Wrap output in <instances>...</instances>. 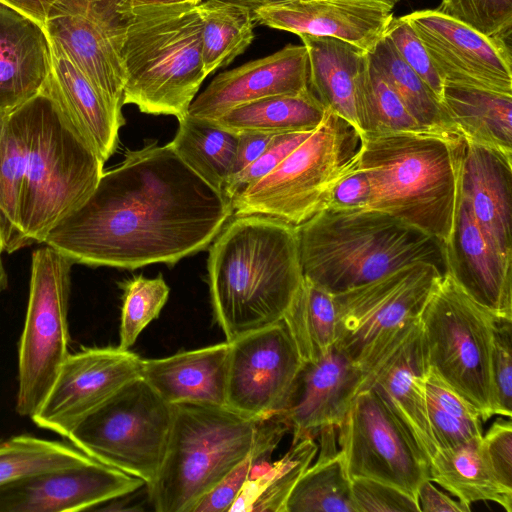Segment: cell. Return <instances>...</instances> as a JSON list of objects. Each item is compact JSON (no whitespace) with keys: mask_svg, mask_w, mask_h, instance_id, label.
Segmentation results:
<instances>
[{"mask_svg":"<svg viewBox=\"0 0 512 512\" xmlns=\"http://www.w3.org/2000/svg\"><path fill=\"white\" fill-rule=\"evenodd\" d=\"M202 24L206 75L229 65L254 39L253 10L231 0H203L197 5Z\"/></svg>","mask_w":512,"mask_h":512,"instance_id":"obj_34","label":"cell"},{"mask_svg":"<svg viewBox=\"0 0 512 512\" xmlns=\"http://www.w3.org/2000/svg\"><path fill=\"white\" fill-rule=\"evenodd\" d=\"M445 82L512 95L510 39L483 35L440 13L404 15Z\"/></svg>","mask_w":512,"mask_h":512,"instance_id":"obj_17","label":"cell"},{"mask_svg":"<svg viewBox=\"0 0 512 512\" xmlns=\"http://www.w3.org/2000/svg\"><path fill=\"white\" fill-rule=\"evenodd\" d=\"M214 320L230 342L283 320L303 279L297 226L234 216L209 246Z\"/></svg>","mask_w":512,"mask_h":512,"instance_id":"obj_3","label":"cell"},{"mask_svg":"<svg viewBox=\"0 0 512 512\" xmlns=\"http://www.w3.org/2000/svg\"><path fill=\"white\" fill-rule=\"evenodd\" d=\"M320 453L293 488L285 512H357L341 453L336 447V427L322 428Z\"/></svg>","mask_w":512,"mask_h":512,"instance_id":"obj_32","label":"cell"},{"mask_svg":"<svg viewBox=\"0 0 512 512\" xmlns=\"http://www.w3.org/2000/svg\"><path fill=\"white\" fill-rule=\"evenodd\" d=\"M197 5L132 8L122 47L124 104L184 118L207 77Z\"/></svg>","mask_w":512,"mask_h":512,"instance_id":"obj_6","label":"cell"},{"mask_svg":"<svg viewBox=\"0 0 512 512\" xmlns=\"http://www.w3.org/2000/svg\"><path fill=\"white\" fill-rule=\"evenodd\" d=\"M131 11V0H57L44 24L51 49L121 109V52Z\"/></svg>","mask_w":512,"mask_h":512,"instance_id":"obj_14","label":"cell"},{"mask_svg":"<svg viewBox=\"0 0 512 512\" xmlns=\"http://www.w3.org/2000/svg\"><path fill=\"white\" fill-rule=\"evenodd\" d=\"M230 343L142 359L141 377L171 405L226 407Z\"/></svg>","mask_w":512,"mask_h":512,"instance_id":"obj_25","label":"cell"},{"mask_svg":"<svg viewBox=\"0 0 512 512\" xmlns=\"http://www.w3.org/2000/svg\"><path fill=\"white\" fill-rule=\"evenodd\" d=\"M393 7L371 0H282L257 7L253 15L260 25L335 37L369 51L384 36Z\"/></svg>","mask_w":512,"mask_h":512,"instance_id":"obj_20","label":"cell"},{"mask_svg":"<svg viewBox=\"0 0 512 512\" xmlns=\"http://www.w3.org/2000/svg\"><path fill=\"white\" fill-rule=\"evenodd\" d=\"M429 477L470 509L474 502L492 501L512 512V491L504 488L492 472L481 439L438 449L429 461Z\"/></svg>","mask_w":512,"mask_h":512,"instance_id":"obj_31","label":"cell"},{"mask_svg":"<svg viewBox=\"0 0 512 512\" xmlns=\"http://www.w3.org/2000/svg\"><path fill=\"white\" fill-rule=\"evenodd\" d=\"M441 103L466 141L512 155V95L445 82Z\"/></svg>","mask_w":512,"mask_h":512,"instance_id":"obj_29","label":"cell"},{"mask_svg":"<svg viewBox=\"0 0 512 512\" xmlns=\"http://www.w3.org/2000/svg\"><path fill=\"white\" fill-rule=\"evenodd\" d=\"M336 432L350 480H377L417 499L420 485L430 479L428 460L373 390L355 395Z\"/></svg>","mask_w":512,"mask_h":512,"instance_id":"obj_13","label":"cell"},{"mask_svg":"<svg viewBox=\"0 0 512 512\" xmlns=\"http://www.w3.org/2000/svg\"><path fill=\"white\" fill-rule=\"evenodd\" d=\"M73 264L46 244L32 253L27 312L18 349L15 410L22 417L31 418L40 408L69 354Z\"/></svg>","mask_w":512,"mask_h":512,"instance_id":"obj_12","label":"cell"},{"mask_svg":"<svg viewBox=\"0 0 512 512\" xmlns=\"http://www.w3.org/2000/svg\"><path fill=\"white\" fill-rule=\"evenodd\" d=\"M384 36L391 42L401 59L427 84L441 101L444 80L405 16L393 17L385 30Z\"/></svg>","mask_w":512,"mask_h":512,"instance_id":"obj_44","label":"cell"},{"mask_svg":"<svg viewBox=\"0 0 512 512\" xmlns=\"http://www.w3.org/2000/svg\"><path fill=\"white\" fill-rule=\"evenodd\" d=\"M444 250L446 272L466 295L495 319L512 321V260L487 239L462 197Z\"/></svg>","mask_w":512,"mask_h":512,"instance_id":"obj_22","label":"cell"},{"mask_svg":"<svg viewBox=\"0 0 512 512\" xmlns=\"http://www.w3.org/2000/svg\"><path fill=\"white\" fill-rule=\"evenodd\" d=\"M141 374L142 358L129 349L86 347L69 353L31 420L67 438L88 415Z\"/></svg>","mask_w":512,"mask_h":512,"instance_id":"obj_16","label":"cell"},{"mask_svg":"<svg viewBox=\"0 0 512 512\" xmlns=\"http://www.w3.org/2000/svg\"><path fill=\"white\" fill-rule=\"evenodd\" d=\"M306 47L288 44L266 57L217 75L194 98L186 116L211 121L239 105L309 88Z\"/></svg>","mask_w":512,"mask_h":512,"instance_id":"obj_21","label":"cell"},{"mask_svg":"<svg viewBox=\"0 0 512 512\" xmlns=\"http://www.w3.org/2000/svg\"><path fill=\"white\" fill-rule=\"evenodd\" d=\"M297 228L304 277L331 294L419 261L446 273L444 245L386 212L322 209Z\"/></svg>","mask_w":512,"mask_h":512,"instance_id":"obj_5","label":"cell"},{"mask_svg":"<svg viewBox=\"0 0 512 512\" xmlns=\"http://www.w3.org/2000/svg\"><path fill=\"white\" fill-rule=\"evenodd\" d=\"M169 145L178 157L215 190L223 193L235 158L237 135L185 116Z\"/></svg>","mask_w":512,"mask_h":512,"instance_id":"obj_33","label":"cell"},{"mask_svg":"<svg viewBox=\"0 0 512 512\" xmlns=\"http://www.w3.org/2000/svg\"><path fill=\"white\" fill-rule=\"evenodd\" d=\"M173 405L142 378L132 380L67 437L92 459L150 485L165 457Z\"/></svg>","mask_w":512,"mask_h":512,"instance_id":"obj_11","label":"cell"},{"mask_svg":"<svg viewBox=\"0 0 512 512\" xmlns=\"http://www.w3.org/2000/svg\"><path fill=\"white\" fill-rule=\"evenodd\" d=\"M231 217L230 200L169 143L146 141L103 171L87 200L50 231L44 244L74 264L128 270L173 266L209 247Z\"/></svg>","mask_w":512,"mask_h":512,"instance_id":"obj_1","label":"cell"},{"mask_svg":"<svg viewBox=\"0 0 512 512\" xmlns=\"http://www.w3.org/2000/svg\"><path fill=\"white\" fill-rule=\"evenodd\" d=\"M370 200L371 187L369 179L365 172L359 168L354 153L328 188L323 200L322 209H366L369 206Z\"/></svg>","mask_w":512,"mask_h":512,"instance_id":"obj_48","label":"cell"},{"mask_svg":"<svg viewBox=\"0 0 512 512\" xmlns=\"http://www.w3.org/2000/svg\"><path fill=\"white\" fill-rule=\"evenodd\" d=\"M362 371L333 347L317 360L304 362L287 408L280 413L292 431V442L318 436L327 426H337L359 392Z\"/></svg>","mask_w":512,"mask_h":512,"instance_id":"obj_23","label":"cell"},{"mask_svg":"<svg viewBox=\"0 0 512 512\" xmlns=\"http://www.w3.org/2000/svg\"><path fill=\"white\" fill-rule=\"evenodd\" d=\"M355 94L360 134L427 130L411 115L369 58L356 79Z\"/></svg>","mask_w":512,"mask_h":512,"instance_id":"obj_39","label":"cell"},{"mask_svg":"<svg viewBox=\"0 0 512 512\" xmlns=\"http://www.w3.org/2000/svg\"><path fill=\"white\" fill-rule=\"evenodd\" d=\"M461 197L487 239L512 260V155L465 140Z\"/></svg>","mask_w":512,"mask_h":512,"instance_id":"obj_24","label":"cell"},{"mask_svg":"<svg viewBox=\"0 0 512 512\" xmlns=\"http://www.w3.org/2000/svg\"><path fill=\"white\" fill-rule=\"evenodd\" d=\"M367 54L370 63L379 71L423 128L460 134L440 99L401 59L385 36L367 51Z\"/></svg>","mask_w":512,"mask_h":512,"instance_id":"obj_35","label":"cell"},{"mask_svg":"<svg viewBox=\"0 0 512 512\" xmlns=\"http://www.w3.org/2000/svg\"><path fill=\"white\" fill-rule=\"evenodd\" d=\"M417 499L421 512H470L460 501L453 500L435 487L430 479L425 480L418 489Z\"/></svg>","mask_w":512,"mask_h":512,"instance_id":"obj_51","label":"cell"},{"mask_svg":"<svg viewBox=\"0 0 512 512\" xmlns=\"http://www.w3.org/2000/svg\"><path fill=\"white\" fill-rule=\"evenodd\" d=\"M429 371L420 322L362 372L359 391L373 390L411 435L428 460L438 450L426 407Z\"/></svg>","mask_w":512,"mask_h":512,"instance_id":"obj_19","label":"cell"},{"mask_svg":"<svg viewBox=\"0 0 512 512\" xmlns=\"http://www.w3.org/2000/svg\"><path fill=\"white\" fill-rule=\"evenodd\" d=\"M144 486L143 480L93 459L0 488V512L90 510Z\"/></svg>","mask_w":512,"mask_h":512,"instance_id":"obj_18","label":"cell"},{"mask_svg":"<svg viewBox=\"0 0 512 512\" xmlns=\"http://www.w3.org/2000/svg\"><path fill=\"white\" fill-rule=\"evenodd\" d=\"M203 0H131L132 8L169 6V5H198Z\"/></svg>","mask_w":512,"mask_h":512,"instance_id":"obj_53","label":"cell"},{"mask_svg":"<svg viewBox=\"0 0 512 512\" xmlns=\"http://www.w3.org/2000/svg\"><path fill=\"white\" fill-rule=\"evenodd\" d=\"M326 111L308 88L295 94L269 96L239 105L208 122L234 134L276 135L312 131L322 122Z\"/></svg>","mask_w":512,"mask_h":512,"instance_id":"obj_30","label":"cell"},{"mask_svg":"<svg viewBox=\"0 0 512 512\" xmlns=\"http://www.w3.org/2000/svg\"><path fill=\"white\" fill-rule=\"evenodd\" d=\"M481 448L499 483L512 491V422L497 418L482 435Z\"/></svg>","mask_w":512,"mask_h":512,"instance_id":"obj_49","label":"cell"},{"mask_svg":"<svg viewBox=\"0 0 512 512\" xmlns=\"http://www.w3.org/2000/svg\"><path fill=\"white\" fill-rule=\"evenodd\" d=\"M231 1L246 5V6L250 7L252 10H254L259 6L270 4L273 2L282 1V0H231Z\"/></svg>","mask_w":512,"mask_h":512,"instance_id":"obj_55","label":"cell"},{"mask_svg":"<svg viewBox=\"0 0 512 512\" xmlns=\"http://www.w3.org/2000/svg\"><path fill=\"white\" fill-rule=\"evenodd\" d=\"M443 275L435 265L419 261L333 294L334 347L364 372L419 321Z\"/></svg>","mask_w":512,"mask_h":512,"instance_id":"obj_10","label":"cell"},{"mask_svg":"<svg viewBox=\"0 0 512 512\" xmlns=\"http://www.w3.org/2000/svg\"><path fill=\"white\" fill-rule=\"evenodd\" d=\"M495 319L446 272L419 318L429 370L479 413L494 415L492 349Z\"/></svg>","mask_w":512,"mask_h":512,"instance_id":"obj_8","label":"cell"},{"mask_svg":"<svg viewBox=\"0 0 512 512\" xmlns=\"http://www.w3.org/2000/svg\"><path fill=\"white\" fill-rule=\"evenodd\" d=\"M164 460L145 486L157 512H191L198 500L242 462L268 430L273 417L255 419L228 407L173 405Z\"/></svg>","mask_w":512,"mask_h":512,"instance_id":"obj_7","label":"cell"},{"mask_svg":"<svg viewBox=\"0 0 512 512\" xmlns=\"http://www.w3.org/2000/svg\"><path fill=\"white\" fill-rule=\"evenodd\" d=\"M51 69V46L44 26L0 3V112L42 90Z\"/></svg>","mask_w":512,"mask_h":512,"instance_id":"obj_27","label":"cell"},{"mask_svg":"<svg viewBox=\"0 0 512 512\" xmlns=\"http://www.w3.org/2000/svg\"><path fill=\"white\" fill-rule=\"evenodd\" d=\"M303 362L317 360L336 340L333 294L304 277L284 318Z\"/></svg>","mask_w":512,"mask_h":512,"instance_id":"obj_36","label":"cell"},{"mask_svg":"<svg viewBox=\"0 0 512 512\" xmlns=\"http://www.w3.org/2000/svg\"><path fill=\"white\" fill-rule=\"evenodd\" d=\"M317 451L313 435L292 442L290 449L267 472L257 479H249L229 512H285L293 488Z\"/></svg>","mask_w":512,"mask_h":512,"instance_id":"obj_37","label":"cell"},{"mask_svg":"<svg viewBox=\"0 0 512 512\" xmlns=\"http://www.w3.org/2000/svg\"><path fill=\"white\" fill-rule=\"evenodd\" d=\"M104 162L45 92L0 112V244H44L95 189Z\"/></svg>","mask_w":512,"mask_h":512,"instance_id":"obj_2","label":"cell"},{"mask_svg":"<svg viewBox=\"0 0 512 512\" xmlns=\"http://www.w3.org/2000/svg\"><path fill=\"white\" fill-rule=\"evenodd\" d=\"M436 10L483 35L511 39L512 0H442Z\"/></svg>","mask_w":512,"mask_h":512,"instance_id":"obj_43","label":"cell"},{"mask_svg":"<svg viewBox=\"0 0 512 512\" xmlns=\"http://www.w3.org/2000/svg\"><path fill=\"white\" fill-rule=\"evenodd\" d=\"M462 135L439 131L363 133L355 152L371 187L368 209L449 240L461 201Z\"/></svg>","mask_w":512,"mask_h":512,"instance_id":"obj_4","label":"cell"},{"mask_svg":"<svg viewBox=\"0 0 512 512\" xmlns=\"http://www.w3.org/2000/svg\"><path fill=\"white\" fill-rule=\"evenodd\" d=\"M491 369L494 415L511 418L512 321H495Z\"/></svg>","mask_w":512,"mask_h":512,"instance_id":"obj_46","label":"cell"},{"mask_svg":"<svg viewBox=\"0 0 512 512\" xmlns=\"http://www.w3.org/2000/svg\"><path fill=\"white\" fill-rule=\"evenodd\" d=\"M314 130L274 135L264 151L251 164L227 179L223 189L225 197L230 200L245 187L267 175Z\"/></svg>","mask_w":512,"mask_h":512,"instance_id":"obj_45","label":"cell"},{"mask_svg":"<svg viewBox=\"0 0 512 512\" xmlns=\"http://www.w3.org/2000/svg\"><path fill=\"white\" fill-rule=\"evenodd\" d=\"M299 37L308 53L309 89L326 110L346 121L359 136L355 84L368 61L367 51L335 37Z\"/></svg>","mask_w":512,"mask_h":512,"instance_id":"obj_28","label":"cell"},{"mask_svg":"<svg viewBox=\"0 0 512 512\" xmlns=\"http://www.w3.org/2000/svg\"><path fill=\"white\" fill-rule=\"evenodd\" d=\"M105 163L117 150L125 124L115 106L66 57L51 49V69L42 88Z\"/></svg>","mask_w":512,"mask_h":512,"instance_id":"obj_26","label":"cell"},{"mask_svg":"<svg viewBox=\"0 0 512 512\" xmlns=\"http://www.w3.org/2000/svg\"><path fill=\"white\" fill-rule=\"evenodd\" d=\"M237 135V145L229 178L251 164L266 148L274 135L243 132Z\"/></svg>","mask_w":512,"mask_h":512,"instance_id":"obj_50","label":"cell"},{"mask_svg":"<svg viewBox=\"0 0 512 512\" xmlns=\"http://www.w3.org/2000/svg\"><path fill=\"white\" fill-rule=\"evenodd\" d=\"M2 254L3 250L0 244V293H2L8 287V274L3 263Z\"/></svg>","mask_w":512,"mask_h":512,"instance_id":"obj_54","label":"cell"},{"mask_svg":"<svg viewBox=\"0 0 512 512\" xmlns=\"http://www.w3.org/2000/svg\"><path fill=\"white\" fill-rule=\"evenodd\" d=\"M229 343L226 407L255 419L282 413L304 363L284 321Z\"/></svg>","mask_w":512,"mask_h":512,"instance_id":"obj_15","label":"cell"},{"mask_svg":"<svg viewBox=\"0 0 512 512\" xmlns=\"http://www.w3.org/2000/svg\"><path fill=\"white\" fill-rule=\"evenodd\" d=\"M289 426L277 414L251 453L217 485L201 497L191 512H228L250 479L255 466L270 458Z\"/></svg>","mask_w":512,"mask_h":512,"instance_id":"obj_42","label":"cell"},{"mask_svg":"<svg viewBox=\"0 0 512 512\" xmlns=\"http://www.w3.org/2000/svg\"><path fill=\"white\" fill-rule=\"evenodd\" d=\"M425 389L428 420L438 449L482 438L478 411L430 370Z\"/></svg>","mask_w":512,"mask_h":512,"instance_id":"obj_40","label":"cell"},{"mask_svg":"<svg viewBox=\"0 0 512 512\" xmlns=\"http://www.w3.org/2000/svg\"><path fill=\"white\" fill-rule=\"evenodd\" d=\"M371 1H377V2H382V3H387V4H390V5H395L397 2H399L400 0H371Z\"/></svg>","mask_w":512,"mask_h":512,"instance_id":"obj_56","label":"cell"},{"mask_svg":"<svg viewBox=\"0 0 512 512\" xmlns=\"http://www.w3.org/2000/svg\"><path fill=\"white\" fill-rule=\"evenodd\" d=\"M57 0H0L18 12L44 26L49 12Z\"/></svg>","mask_w":512,"mask_h":512,"instance_id":"obj_52","label":"cell"},{"mask_svg":"<svg viewBox=\"0 0 512 512\" xmlns=\"http://www.w3.org/2000/svg\"><path fill=\"white\" fill-rule=\"evenodd\" d=\"M351 487L357 512H421L416 498L384 482L354 478Z\"/></svg>","mask_w":512,"mask_h":512,"instance_id":"obj_47","label":"cell"},{"mask_svg":"<svg viewBox=\"0 0 512 512\" xmlns=\"http://www.w3.org/2000/svg\"><path fill=\"white\" fill-rule=\"evenodd\" d=\"M122 288L118 347L130 349L141 332L158 318L168 300L170 288L162 275L156 278L138 275L125 281Z\"/></svg>","mask_w":512,"mask_h":512,"instance_id":"obj_41","label":"cell"},{"mask_svg":"<svg viewBox=\"0 0 512 512\" xmlns=\"http://www.w3.org/2000/svg\"><path fill=\"white\" fill-rule=\"evenodd\" d=\"M93 460L74 445L28 434L0 440V488Z\"/></svg>","mask_w":512,"mask_h":512,"instance_id":"obj_38","label":"cell"},{"mask_svg":"<svg viewBox=\"0 0 512 512\" xmlns=\"http://www.w3.org/2000/svg\"><path fill=\"white\" fill-rule=\"evenodd\" d=\"M358 145L357 132L327 110L305 141L230 199L232 216L262 215L303 224L322 209L328 188Z\"/></svg>","mask_w":512,"mask_h":512,"instance_id":"obj_9","label":"cell"}]
</instances>
